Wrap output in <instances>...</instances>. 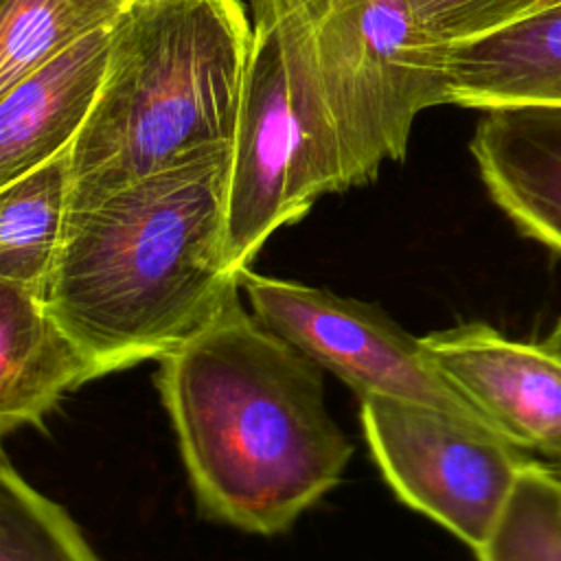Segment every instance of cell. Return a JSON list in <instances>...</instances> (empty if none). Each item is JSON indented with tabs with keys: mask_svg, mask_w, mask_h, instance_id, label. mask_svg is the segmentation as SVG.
Segmentation results:
<instances>
[{
	"mask_svg": "<svg viewBox=\"0 0 561 561\" xmlns=\"http://www.w3.org/2000/svg\"><path fill=\"white\" fill-rule=\"evenodd\" d=\"M322 368L243 307L239 283L158 357L156 386L204 517L278 535L337 482L353 445Z\"/></svg>",
	"mask_w": 561,
	"mask_h": 561,
	"instance_id": "1",
	"label": "cell"
},
{
	"mask_svg": "<svg viewBox=\"0 0 561 561\" xmlns=\"http://www.w3.org/2000/svg\"><path fill=\"white\" fill-rule=\"evenodd\" d=\"M232 142L68 208L44 305L99 377L158 359L237 285L226 256Z\"/></svg>",
	"mask_w": 561,
	"mask_h": 561,
	"instance_id": "2",
	"label": "cell"
},
{
	"mask_svg": "<svg viewBox=\"0 0 561 561\" xmlns=\"http://www.w3.org/2000/svg\"><path fill=\"white\" fill-rule=\"evenodd\" d=\"M252 22L241 0H140L114 20L70 145L68 208L215 142H232Z\"/></svg>",
	"mask_w": 561,
	"mask_h": 561,
	"instance_id": "3",
	"label": "cell"
},
{
	"mask_svg": "<svg viewBox=\"0 0 561 561\" xmlns=\"http://www.w3.org/2000/svg\"><path fill=\"white\" fill-rule=\"evenodd\" d=\"M250 11L226 197V256L237 274L322 195L353 188L318 79L305 0H250Z\"/></svg>",
	"mask_w": 561,
	"mask_h": 561,
	"instance_id": "4",
	"label": "cell"
},
{
	"mask_svg": "<svg viewBox=\"0 0 561 561\" xmlns=\"http://www.w3.org/2000/svg\"><path fill=\"white\" fill-rule=\"evenodd\" d=\"M322 94L351 186L399 162L416 116L447 105V46L410 0H305Z\"/></svg>",
	"mask_w": 561,
	"mask_h": 561,
	"instance_id": "5",
	"label": "cell"
},
{
	"mask_svg": "<svg viewBox=\"0 0 561 561\" xmlns=\"http://www.w3.org/2000/svg\"><path fill=\"white\" fill-rule=\"evenodd\" d=\"M359 421L394 495L478 554L528 462L522 449L480 423L386 397L359 399Z\"/></svg>",
	"mask_w": 561,
	"mask_h": 561,
	"instance_id": "6",
	"label": "cell"
},
{
	"mask_svg": "<svg viewBox=\"0 0 561 561\" xmlns=\"http://www.w3.org/2000/svg\"><path fill=\"white\" fill-rule=\"evenodd\" d=\"M252 313L359 399L386 397L434 408L486 427L410 335L375 305L322 287L256 274H237ZM491 430V427H489Z\"/></svg>",
	"mask_w": 561,
	"mask_h": 561,
	"instance_id": "7",
	"label": "cell"
},
{
	"mask_svg": "<svg viewBox=\"0 0 561 561\" xmlns=\"http://www.w3.org/2000/svg\"><path fill=\"white\" fill-rule=\"evenodd\" d=\"M421 344L486 427L561 473V322L541 340L462 322L423 335Z\"/></svg>",
	"mask_w": 561,
	"mask_h": 561,
	"instance_id": "8",
	"label": "cell"
},
{
	"mask_svg": "<svg viewBox=\"0 0 561 561\" xmlns=\"http://www.w3.org/2000/svg\"><path fill=\"white\" fill-rule=\"evenodd\" d=\"M469 151L493 204L561 256V105L489 110Z\"/></svg>",
	"mask_w": 561,
	"mask_h": 561,
	"instance_id": "9",
	"label": "cell"
},
{
	"mask_svg": "<svg viewBox=\"0 0 561 561\" xmlns=\"http://www.w3.org/2000/svg\"><path fill=\"white\" fill-rule=\"evenodd\" d=\"M112 24L85 35L0 94V186L72 145L105 70Z\"/></svg>",
	"mask_w": 561,
	"mask_h": 561,
	"instance_id": "10",
	"label": "cell"
},
{
	"mask_svg": "<svg viewBox=\"0 0 561 561\" xmlns=\"http://www.w3.org/2000/svg\"><path fill=\"white\" fill-rule=\"evenodd\" d=\"M447 105H561V0L484 37L447 46Z\"/></svg>",
	"mask_w": 561,
	"mask_h": 561,
	"instance_id": "11",
	"label": "cell"
},
{
	"mask_svg": "<svg viewBox=\"0 0 561 561\" xmlns=\"http://www.w3.org/2000/svg\"><path fill=\"white\" fill-rule=\"evenodd\" d=\"M99 379L94 364L44 300L0 280V440L44 416L70 390Z\"/></svg>",
	"mask_w": 561,
	"mask_h": 561,
	"instance_id": "12",
	"label": "cell"
},
{
	"mask_svg": "<svg viewBox=\"0 0 561 561\" xmlns=\"http://www.w3.org/2000/svg\"><path fill=\"white\" fill-rule=\"evenodd\" d=\"M70 147L0 186V280L44 300L68 213Z\"/></svg>",
	"mask_w": 561,
	"mask_h": 561,
	"instance_id": "13",
	"label": "cell"
},
{
	"mask_svg": "<svg viewBox=\"0 0 561 561\" xmlns=\"http://www.w3.org/2000/svg\"><path fill=\"white\" fill-rule=\"evenodd\" d=\"M125 9V0H0V94Z\"/></svg>",
	"mask_w": 561,
	"mask_h": 561,
	"instance_id": "14",
	"label": "cell"
},
{
	"mask_svg": "<svg viewBox=\"0 0 561 561\" xmlns=\"http://www.w3.org/2000/svg\"><path fill=\"white\" fill-rule=\"evenodd\" d=\"M0 561H101L68 511L31 486L2 449Z\"/></svg>",
	"mask_w": 561,
	"mask_h": 561,
	"instance_id": "15",
	"label": "cell"
},
{
	"mask_svg": "<svg viewBox=\"0 0 561 561\" xmlns=\"http://www.w3.org/2000/svg\"><path fill=\"white\" fill-rule=\"evenodd\" d=\"M478 561H561V476L554 467L524 465L508 504Z\"/></svg>",
	"mask_w": 561,
	"mask_h": 561,
	"instance_id": "16",
	"label": "cell"
},
{
	"mask_svg": "<svg viewBox=\"0 0 561 561\" xmlns=\"http://www.w3.org/2000/svg\"><path fill=\"white\" fill-rule=\"evenodd\" d=\"M425 31L440 44L451 46L495 33L548 0H410Z\"/></svg>",
	"mask_w": 561,
	"mask_h": 561,
	"instance_id": "17",
	"label": "cell"
},
{
	"mask_svg": "<svg viewBox=\"0 0 561 561\" xmlns=\"http://www.w3.org/2000/svg\"><path fill=\"white\" fill-rule=\"evenodd\" d=\"M127 4H134V2H140V0H125Z\"/></svg>",
	"mask_w": 561,
	"mask_h": 561,
	"instance_id": "18",
	"label": "cell"
},
{
	"mask_svg": "<svg viewBox=\"0 0 561 561\" xmlns=\"http://www.w3.org/2000/svg\"><path fill=\"white\" fill-rule=\"evenodd\" d=\"M550 2H557V0H548V2H546V4H550Z\"/></svg>",
	"mask_w": 561,
	"mask_h": 561,
	"instance_id": "19",
	"label": "cell"
},
{
	"mask_svg": "<svg viewBox=\"0 0 561 561\" xmlns=\"http://www.w3.org/2000/svg\"><path fill=\"white\" fill-rule=\"evenodd\" d=\"M559 476H561V473H559Z\"/></svg>",
	"mask_w": 561,
	"mask_h": 561,
	"instance_id": "20",
	"label": "cell"
}]
</instances>
